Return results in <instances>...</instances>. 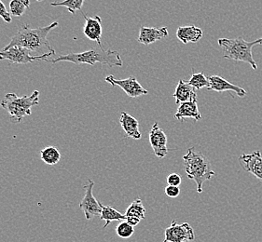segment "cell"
Wrapping results in <instances>:
<instances>
[{
    "label": "cell",
    "instance_id": "6da1fadb",
    "mask_svg": "<svg viewBox=\"0 0 262 242\" xmlns=\"http://www.w3.org/2000/svg\"><path fill=\"white\" fill-rule=\"evenodd\" d=\"M59 26L58 21H54L48 27L31 28L29 25H23L18 29L11 41L6 46L3 51H6L13 46L25 47L31 53H37V55H44L48 53L55 54V51L48 40V35L50 32Z\"/></svg>",
    "mask_w": 262,
    "mask_h": 242
},
{
    "label": "cell",
    "instance_id": "7a4b0ae2",
    "mask_svg": "<svg viewBox=\"0 0 262 242\" xmlns=\"http://www.w3.org/2000/svg\"><path fill=\"white\" fill-rule=\"evenodd\" d=\"M59 62H69L76 64H90L95 65V63H101L108 65L110 67L123 65V62L121 58L120 53L116 51L107 50L105 51L104 47L95 49L92 47L89 51L80 53H69L67 55H60L53 60H48V63H56Z\"/></svg>",
    "mask_w": 262,
    "mask_h": 242
},
{
    "label": "cell",
    "instance_id": "3957f363",
    "mask_svg": "<svg viewBox=\"0 0 262 242\" xmlns=\"http://www.w3.org/2000/svg\"><path fill=\"white\" fill-rule=\"evenodd\" d=\"M184 168L188 178L193 180L197 184V192H203V186L206 181H209L215 173L208 158L202 153L195 151L193 148H189L183 157Z\"/></svg>",
    "mask_w": 262,
    "mask_h": 242
},
{
    "label": "cell",
    "instance_id": "277c9868",
    "mask_svg": "<svg viewBox=\"0 0 262 242\" xmlns=\"http://www.w3.org/2000/svg\"><path fill=\"white\" fill-rule=\"evenodd\" d=\"M39 104V91L34 90L30 96L19 97L16 93H7L0 106L5 109L14 123H20L26 116H31V108Z\"/></svg>",
    "mask_w": 262,
    "mask_h": 242
},
{
    "label": "cell",
    "instance_id": "5b68a950",
    "mask_svg": "<svg viewBox=\"0 0 262 242\" xmlns=\"http://www.w3.org/2000/svg\"><path fill=\"white\" fill-rule=\"evenodd\" d=\"M219 45L222 49L223 57L228 60L249 63L254 70H257V64L253 58L252 49L255 46L254 41L249 42L243 37L236 38H220Z\"/></svg>",
    "mask_w": 262,
    "mask_h": 242
},
{
    "label": "cell",
    "instance_id": "8992f818",
    "mask_svg": "<svg viewBox=\"0 0 262 242\" xmlns=\"http://www.w3.org/2000/svg\"><path fill=\"white\" fill-rule=\"evenodd\" d=\"M55 54L48 53L44 55H32L31 52L25 47L13 46L6 51H0V61L7 60L11 63L27 64L35 63L37 61H45L48 63V57Z\"/></svg>",
    "mask_w": 262,
    "mask_h": 242
},
{
    "label": "cell",
    "instance_id": "52a82bcc",
    "mask_svg": "<svg viewBox=\"0 0 262 242\" xmlns=\"http://www.w3.org/2000/svg\"><path fill=\"white\" fill-rule=\"evenodd\" d=\"M164 235L163 242H190L195 239L193 228L189 223L178 224L174 220L165 229Z\"/></svg>",
    "mask_w": 262,
    "mask_h": 242
},
{
    "label": "cell",
    "instance_id": "ba28073f",
    "mask_svg": "<svg viewBox=\"0 0 262 242\" xmlns=\"http://www.w3.org/2000/svg\"><path fill=\"white\" fill-rule=\"evenodd\" d=\"M95 185V182L93 180H88V184L84 185L85 189V194H84L83 199L79 203V208L80 210L83 211L86 220H92L96 216L101 215V203L97 201L93 194V188Z\"/></svg>",
    "mask_w": 262,
    "mask_h": 242
},
{
    "label": "cell",
    "instance_id": "9c48e42d",
    "mask_svg": "<svg viewBox=\"0 0 262 242\" xmlns=\"http://www.w3.org/2000/svg\"><path fill=\"white\" fill-rule=\"evenodd\" d=\"M105 82L112 86H118L131 98H137L142 95H147L148 91L145 90L141 84L137 81V78L130 77L125 79H117L113 75L107 76L105 79Z\"/></svg>",
    "mask_w": 262,
    "mask_h": 242
},
{
    "label": "cell",
    "instance_id": "30bf717a",
    "mask_svg": "<svg viewBox=\"0 0 262 242\" xmlns=\"http://www.w3.org/2000/svg\"><path fill=\"white\" fill-rule=\"evenodd\" d=\"M148 138L155 156L160 158H165L169 151L167 148V136L163 129L159 127L157 122H155L152 126Z\"/></svg>",
    "mask_w": 262,
    "mask_h": 242
},
{
    "label": "cell",
    "instance_id": "8fae6325",
    "mask_svg": "<svg viewBox=\"0 0 262 242\" xmlns=\"http://www.w3.org/2000/svg\"><path fill=\"white\" fill-rule=\"evenodd\" d=\"M242 168L253 174L262 183V156L260 151H254L251 154H243L239 157Z\"/></svg>",
    "mask_w": 262,
    "mask_h": 242
},
{
    "label": "cell",
    "instance_id": "7c38bea8",
    "mask_svg": "<svg viewBox=\"0 0 262 242\" xmlns=\"http://www.w3.org/2000/svg\"><path fill=\"white\" fill-rule=\"evenodd\" d=\"M81 14L85 19L83 28L85 37L90 40L97 43L99 47H103L102 46V33H103L102 19L97 15L95 17H87L83 11H81Z\"/></svg>",
    "mask_w": 262,
    "mask_h": 242
},
{
    "label": "cell",
    "instance_id": "4fadbf2b",
    "mask_svg": "<svg viewBox=\"0 0 262 242\" xmlns=\"http://www.w3.org/2000/svg\"><path fill=\"white\" fill-rule=\"evenodd\" d=\"M208 81H209V86L207 88L208 90H214V91H217V92H223V91H227V90H231L241 98L247 95V91L244 90L243 88L237 86V85L232 84V83L229 82L228 80H226L225 79H223L222 77H220V76H209Z\"/></svg>",
    "mask_w": 262,
    "mask_h": 242
},
{
    "label": "cell",
    "instance_id": "5bb4252c",
    "mask_svg": "<svg viewBox=\"0 0 262 242\" xmlns=\"http://www.w3.org/2000/svg\"><path fill=\"white\" fill-rule=\"evenodd\" d=\"M167 28H154V27H147L142 26L139 31V37L137 41L144 45H150L152 43L157 42L159 40L168 37Z\"/></svg>",
    "mask_w": 262,
    "mask_h": 242
},
{
    "label": "cell",
    "instance_id": "9a60e30c",
    "mask_svg": "<svg viewBox=\"0 0 262 242\" xmlns=\"http://www.w3.org/2000/svg\"><path fill=\"white\" fill-rule=\"evenodd\" d=\"M174 117L178 120H183L184 118L187 117L193 118L196 121L202 119V115L200 113L197 104V93L190 100L180 104L178 112L174 114Z\"/></svg>",
    "mask_w": 262,
    "mask_h": 242
},
{
    "label": "cell",
    "instance_id": "2e32d148",
    "mask_svg": "<svg viewBox=\"0 0 262 242\" xmlns=\"http://www.w3.org/2000/svg\"><path fill=\"white\" fill-rule=\"evenodd\" d=\"M120 123L122 130L125 132L126 136L128 138H132L135 140L141 139L142 134L139 131V122L137 118H135L126 112H121Z\"/></svg>",
    "mask_w": 262,
    "mask_h": 242
},
{
    "label": "cell",
    "instance_id": "e0dca14e",
    "mask_svg": "<svg viewBox=\"0 0 262 242\" xmlns=\"http://www.w3.org/2000/svg\"><path fill=\"white\" fill-rule=\"evenodd\" d=\"M126 222H128L133 227H137V225L144 220L146 217V209L143 205L140 199H137L132 202L127 208L125 212Z\"/></svg>",
    "mask_w": 262,
    "mask_h": 242
},
{
    "label": "cell",
    "instance_id": "ac0fdd59",
    "mask_svg": "<svg viewBox=\"0 0 262 242\" xmlns=\"http://www.w3.org/2000/svg\"><path fill=\"white\" fill-rule=\"evenodd\" d=\"M203 36V30L195 26L179 27L177 30V37L184 44L197 43Z\"/></svg>",
    "mask_w": 262,
    "mask_h": 242
},
{
    "label": "cell",
    "instance_id": "d6986e66",
    "mask_svg": "<svg viewBox=\"0 0 262 242\" xmlns=\"http://www.w3.org/2000/svg\"><path fill=\"white\" fill-rule=\"evenodd\" d=\"M195 94H196V90L192 88L187 81L180 79L173 96L176 100V104L180 105L181 103L190 100Z\"/></svg>",
    "mask_w": 262,
    "mask_h": 242
},
{
    "label": "cell",
    "instance_id": "ffe728a7",
    "mask_svg": "<svg viewBox=\"0 0 262 242\" xmlns=\"http://www.w3.org/2000/svg\"><path fill=\"white\" fill-rule=\"evenodd\" d=\"M102 211L100 219L105 222L104 228L107 227V226L111 224V222L121 221V220H126L125 215L121 214V212L117 211L113 207L111 206L101 205Z\"/></svg>",
    "mask_w": 262,
    "mask_h": 242
},
{
    "label": "cell",
    "instance_id": "44dd1931",
    "mask_svg": "<svg viewBox=\"0 0 262 242\" xmlns=\"http://www.w3.org/2000/svg\"><path fill=\"white\" fill-rule=\"evenodd\" d=\"M41 160L47 165H56L61 159V153L54 147H48L40 150Z\"/></svg>",
    "mask_w": 262,
    "mask_h": 242
},
{
    "label": "cell",
    "instance_id": "7402d4cb",
    "mask_svg": "<svg viewBox=\"0 0 262 242\" xmlns=\"http://www.w3.org/2000/svg\"><path fill=\"white\" fill-rule=\"evenodd\" d=\"M30 7V0H11L10 2V13L11 16L21 17Z\"/></svg>",
    "mask_w": 262,
    "mask_h": 242
},
{
    "label": "cell",
    "instance_id": "603a6c76",
    "mask_svg": "<svg viewBox=\"0 0 262 242\" xmlns=\"http://www.w3.org/2000/svg\"><path fill=\"white\" fill-rule=\"evenodd\" d=\"M84 0H63L62 2H53V7H66L71 14H75L76 11H82Z\"/></svg>",
    "mask_w": 262,
    "mask_h": 242
},
{
    "label": "cell",
    "instance_id": "cb8c5ba5",
    "mask_svg": "<svg viewBox=\"0 0 262 242\" xmlns=\"http://www.w3.org/2000/svg\"><path fill=\"white\" fill-rule=\"evenodd\" d=\"M188 83L195 90H201L203 88H208V86H209L208 78L205 77V74L202 73V72L201 73H193L191 75Z\"/></svg>",
    "mask_w": 262,
    "mask_h": 242
},
{
    "label": "cell",
    "instance_id": "d4e9b609",
    "mask_svg": "<svg viewBox=\"0 0 262 242\" xmlns=\"http://www.w3.org/2000/svg\"><path fill=\"white\" fill-rule=\"evenodd\" d=\"M116 233L121 238H129L135 233V227L131 226L128 222H121L116 228Z\"/></svg>",
    "mask_w": 262,
    "mask_h": 242
},
{
    "label": "cell",
    "instance_id": "484cf974",
    "mask_svg": "<svg viewBox=\"0 0 262 242\" xmlns=\"http://www.w3.org/2000/svg\"><path fill=\"white\" fill-rule=\"evenodd\" d=\"M180 194V188L179 186H173V185H167L165 187V195L170 199L178 198Z\"/></svg>",
    "mask_w": 262,
    "mask_h": 242
},
{
    "label": "cell",
    "instance_id": "4316f807",
    "mask_svg": "<svg viewBox=\"0 0 262 242\" xmlns=\"http://www.w3.org/2000/svg\"><path fill=\"white\" fill-rule=\"evenodd\" d=\"M166 181H167L168 185H173V186H179L182 183L181 176L179 174H169Z\"/></svg>",
    "mask_w": 262,
    "mask_h": 242
},
{
    "label": "cell",
    "instance_id": "83f0119b",
    "mask_svg": "<svg viewBox=\"0 0 262 242\" xmlns=\"http://www.w3.org/2000/svg\"><path fill=\"white\" fill-rule=\"evenodd\" d=\"M0 18H2L4 21L10 23L12 21L11 19V14L10 13V11H7L4 3L0 0Z\"/></svg>",
    "mask_w": 262,
    "mask_h": 242
},
{
    "label": "cell",
    "instance_id": "f1b7e54d",
    "mask_svg": "<svg viewBox=\"0 0 262 242\" xmlns=\"http://www.w3.org/2000/svg\"><path fill=\"white\" fill-rule=\"evenodd\" d=\"M254 43H255V45H257V44H258V45H262V37L261 38H259V39H257V40H255V41H254Z\"/></svg>",
    "mask_w": 262,
    "mask_h": 242
},
{
    "label": "cell",
    "instance_id": "f546056e",
    "mask_svg": "<svg viewBox=\"0 0 262 242\" xmlns=\"http://www.w3.org/2000/svg\"><path fill=\"white\" fill-rule=\"evenodd\" d=\"M37 2H41V1H44V0H36Z\"/></svg>",
    "mask_w": 262,
    "mask_h": 242
}]
</instances>
